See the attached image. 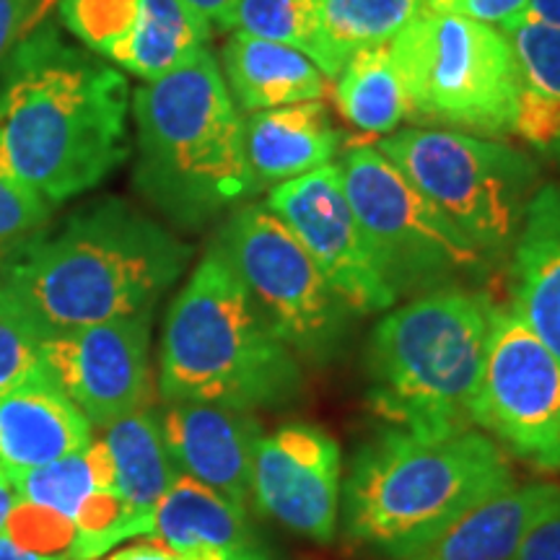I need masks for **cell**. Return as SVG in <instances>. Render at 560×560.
<instances>
[{"label":"cell","instance_id":"cell-3","mask_svg":"<svg viewBox=\"0 0 560 560\" xmlns=\"http://www.w3.org/2000/svg\"><path fill=\"white\" fill-rule=\"evenodd\" d=\"M516 486L509 454L478 429L418 439L382 429L350 457L338 527L387 560H416L490 495Z\"/></svg>","mask_w":560,"mask_h":560},{"label":"cell","instance_id":"cell-32","mask_svg":"<svg viewBox=\"0 0 560 560\" xmlns=\"http://www.w3.org/2000/svg\"><path fill=\"white\" fill-rule=\"evenodd\" d=\"M58 0H0V62L37 32Z\"/></svg>","mask_w":560,"mask_h":560},{"label":"cell","instance_id":"cell-35","mask_svg":"<svg viewBox=\"0 0 560 560\" xmlns=\"http://www.w3.org/2000/svg\"><path fill=\"white\" fill-rule=\"evenodd\" d=\"M195 11H200L210 24L221 26V30H231V19H234L236 3L240 0H185Z\"/></svg>","mask_w":560,"mask_h":560},{"label":"cell","instance_id":"cell-30","mask_svg":"<svg viewBox=\"0 0 560 560\" xmlns=\"http://www.w3.org/2000/svg\"><path fill=\"white\" fill-rule=\"evenodd\" d=\"M42 369V338L24 322L0 310V397Z\"/></svg>","mask_w":560,"mask_h":560},{"label":"cell","instance_id":"cell-19","mask_svg":"<svg viewBox=\"0 0 560 560\" xmlns=\"http://www.w3.org/2000/svg\"><path fill=\"white\" fill-rule=\"evenodd\" d=\"M151 537L179 556L213 552L223 560H276L249 509L236 506L187 475H179L161 499Z\"/></svg>","mask_w":560,"mask_h":560},{"label":"cell","instance_id":"cell-36","mask_svg":"<svg viewBox=\"0 0 560 560\" xmlns=\"http://www.w3.org/2000/svg\"><path fill=\"white\" fill-rule=\"evenodd\" d=\"M16 503H19L16 486H13V480L5 475L3 467H0V532H5V524H9Z\"/></svg>","mask_w":560,"mask_h":560},{"label":"cell","instance_id":"cell-15","mask_svg":"<svg viewBox=\"0 0 560 560\" xmlns=\"http://www.w3.org/2000/svg\"><path fill=\"white\" fill-rule=\"evenodd\" d=\"M342 488L340 444L322 425L293 420L257 444L252 511L306 540L330 545L338 535Z\"/></svg>","mask_w":560,"mask_h":560},{"label":"cell","instance_id":"cell-22","mask_svg":"<svg viewBox=\"0 0 560 560\" xmlns=\"http://www.w3.org/2000/svg\"><path fill=\"white\" fill-rule=\"evenodd\" d=\"M558 503L560 482H516L467 511L416 560H514L524 537Z\"/></svg>","mask_w":560,"mask_h":560},{"label":"cell","instance_id":"cell-17","mask_svg":"<svg viewBox=\"0 0 560 560\" xmlns=\"http://www.w3.org/2000/svg\"><path fill=\"white\" fill-rule=\"evenodd\" d=\"M94 425L45 366L0 397V467L9 478L37 470L91 444Z\"/></svg>","mask_w":560,"mask_h":560},{"label":"cell","instance_id":"cell-13","mask_svg":"<svg viewBox=\"0 0 560 560\" xmlns=\"http://www.w3.org/2000/svg\"><path fill=\"white\" fill-rule=\"evenodd\" d=\"M153 312L42 340V366L96 429L151 402Z\"/></svg>","mask_w":560,"mask_h":560},{"label":"cell","instance_id":"cell-9","mask_svg":"<svg viewBox=\"0 0 560 560\" xmlns=\"http://www.w3.org/2000/svg\"><path fill=\"white\" fill-rule=\"evenodd\" d=\"M380 151L490 262L506 260L540 187V166L529 153L499 138L423 125L389 132Z\"/></svg>","mask_w":560,"mask_h":560},{"label":"cell","instance_id":"cell-26","mask_svg":"<svg viewBox=\"0 0 560 560\" xmlns=\"http://www.w3.org/2000/svg\"><path fill=\"white\" fill-rule=\"evenodd\" d=\"M317 11L340 75L355 52L389 45L425 11V0H317Z\"/></svg>","mask_w":560,"mask_h":560},{"label":"cell","instance_id":"cell-5","mask_svg":"<svg viewBox=\"0 0 560 560\" xmlns=\"http://www.w3.org/2000/svg\"><path fill=\"white\" fill-rule=\"evenodd\" d=\"M304 389V363L270 330L213 240L166 312L161 400L260 412L289 408Z\"/></svg>","mask_w":560,"mask_h":560},{"label":"cell","instance_id":"cell-29","mask_svg":"<svg viewBox=\"0 0 560 560\" xmlns=\"http://www.w3.org/2000/svg\"><path fill=\"white\" fill-rule=\"evenodd\" d=\"M50 215L52 202L19 182L0 161V257L47 226Z\"/></svg>","mask_w":560,"mask_h":560},{"label":"cell","instance_id":"cell-31","mask_svg":"<svg viewBox=\"0 0 560 560\" xmlns=\"http://www.w3.org/2000/svg\"><path fill=\"white\" fill-rule=\"evenodd\" d=\"M425 11L450 13L509 32L529 19L532 0H425Z\"/></svg>","mask_w":560,"mask_h":560},{"label":"cell","instance_id":"cell-11","mask_svg":"<svg viewBox=\"0 0 560 560\" xmlns=\"http://www.w3.org/2000/svg\"><path fill=\"white\" fill-rule=\"evenodd\" d=\"M475 429L509 457L560 472V361L506 304L490 310Z\"/></svg>","mask_w":560,"mask_h":560},{"label":"cell","instance_id":"cell-12","mask_svg":"<svg viewBox=\"0 0 560 560\" xmlns=\"http://www.w3.org/2000/svg\"><path fill=\"white\" fill-rule=\"evenodd\" d=\"M265 206L304 244L350 312L376 314L397 304L355 219L338 164L319 166L272 187Z\"/></svg>","mask_w":560,"mask_h":560},{"label":"cell","instance_id":"cell-24","mask_svg":"<svg viewBox=\"0 0 560 560\" xmlns=\"http://www.w3.org/2000/svg\"><path fill=\"white\" fill-rule=\"evenodd\" d=\"M19 501L73 524L96 490H117L115 462L107 441H91L83 452L68 454L13 478Z\"/></svg>","mask_w":560,"mask_h":560},{"label":"cell","instance_id":"cell-14","mask_svg":"<svg viewBox=\"0 0 560 560\" xmlns=\"http://www.w3.org/2000/svg\"><path fill=\"white\" fill-rule=\"evenodd\" d=\"M58 16L89 52L145 83L187 66L213 37L185 0H58Z\"/></svg>","mask_w":560,"mask_h":560},{"label":"cell","instance_id":"cell-33","mask_svg":"<svg viewBox=\"0 0 560 560\" xmlns=\"http://www.w3.org/2000/svg\"><path fill=\"white\" fill-rule=\"evenodd\" d=\"M514 560H560V503L532 527Z\"/></svg>","mask_w":560,"mask_h":560},{"label":"cell","instance_id":"cell-20","mask_svg":"<svg viewBox=\"0 0 560 560\" xmlns=\"http://www.w3.org/2000/svg\"><path fill=\"white\" fill-rule=\"evenodd\" d=\"M244 151L257 187H278L332 164L340 130L322 102L255 112L244 120Z\"/></svg>","mask_w":560,"mask_h":560},{"label":"cell","instance_id":"cell-16","mask_svg":"<svg viewBox=\"0 0 560 560\" xmlns=\"http://www.w3.org/2000/svg\"><path fill=\"white\" fill-rule=\"evenodd\" d=\"M161 431L179 475L252 511V467L265 436L255 412L210 402H164Z\"/></svg>","mask_w":560,"mask_h":560},{"label":"cell","instance_id":"cell-34","mask_svg":"<svg viewBox=\"0 0 560 560\" xmlns=\"http://www.w3.org/2000/svg\"><path fill=\"white\" fill-rule=\"evenodd\" d=\"M104 560H182L179 552H174L170 545L159 542L156 537L145 542L125 545V548L109 552Z\"/></svg>","mask_w":560,"mask_h":560},{"label":"cell","instance_id":"cell-28","mask_svg":"<svg viewBox=\"0 0 560 560\" xmlns=\"http://www.w3.org/2000/svg\"><path fill=\"white\" fill-rule=\"evenodd\" d=\"M503 34L514 45L524 83L560 102V30L529 16Z\"/></svg>","mask_w":560,"mask_h":560},{"label":"cell","instance_id":"cell-21","mask_svg":"<svg viewBox=\"0 0 560 560\" xmlns=\"http://www.w3.org/2000/svg\"><path fill=\"white\" fill-rule=\"evenodd\" d=\"M221 73L240 112L322 102L330 91L327 79L304 52L247 32H234L221 50Z\"/></svg>","mask_w":560,"mask_h":560},{"label":"cell","instance_id":"cell-6","mask_svg":"<svg viewBox=\"0 0 560 560\" xmlns=\"http://www.w3.org/2000/svg\"><path fill=\"white\" fill-rule=\"evenodd\" d=\"M493 299L444 289L392 306L366 342V402L387 429L444 439L475 429Z\"/></svg>","mask_w":560,"mask_h":560},{"label":"cell","instance_id":"cell-2","mask_svg":"<svg viewBox=\"0 0 560 560\" xmlns=\"http://www.w3.org/2000/svg\"><path fill=\"white\" fill-rule=\"evenodd\" d=\"M130 115L122 70L47 21L0 62V161L52 206L130 159Z\"/></svg>","mask_w":560,"mask_h":560},{"label":"cell","instance_id":"cell-27","mask_svg":"<svg viewBox=\"0 0 560 560\" xmlns=\"http://www.w3.org/2000/svg\"><path fill=\"white\" fill-rule=\"evenodd\" d=\"M231 30L304 52L327 79H338L317 11V0H240Z\"/></svg>","mask_w":560,"mask_h":560},{"label":"cell","instance_id":"cell-8","mask_svg":"<svg viewBox=\"0 0 560 560\" xmlns=\"http://www.w3.org/2000/svg\"><path fill=\"white\" fill-rule=\"evenodd\" d=\"M371 255L392 296L475 289L495 268L380 149L359 145L338 164Z\"/></svg>","mask_w":560,"mask_h":560},{"label":"cell","instance_id":"cell-23","mask_svg":"<svg viewBox=\"0 0 560 560\" xmlns=\"http://www.w3.org/2000/svg\"><path fill=\"white\" fill-rule=\"evenodd\" d=\"M104 441L115 462L117 493L128 511L130 527L136 537H151L153 514L166 490L179 478L161 431V410L145 402L143 408L107 425Z\"/></svg>","mask_w":560,"mask_h":560},{"label":"cell","instance_id":"cell-37","mask_svg":"<svg viewBox=\"0 0 560 560\" xmlns=\"http://www.w3.org/2000/svg\"><path fill=\"white\" fill-rule=\"evenodd\" d=\"M0 560H60V558H50L42 556V552L26 550L24 545H19L9 532H0Z\"/></svg>","mask_w":560,"mask_h":560},{"label":"cell","instance_id":"cell-4","mask_svg":"<svg viewBox=\"0 0 560 560\" xmlns=\"http://www.w3.org/2000/svg\"><path fill=\"white\" fill-rule=\"evenodd\" d=\"M136 187L174 226L198 231L260 192L244 151V120L221 62L206 47L132 94Z\"/></svg>","mask_w":560,"mask_h":560},{"label":"cell","instance_id":"cell-25","mask_svg":"<svg viewBox=\"0 0 560 560\" xmlns=\"http://www.w3.org/2000/svg\"><path fill=\"white\" fill-rule=\"evenodd\" d=\"M335 81L340 115L353 128L369 136H389L400 130V122L408 117V102L392 66L389 45L355 52Z\"/></svg>","mask_w":560,"mask_h":560},{"label":"cell","instance_id":"cell-10","mask_svg":"<svg viewBox=\"0 0 560 560\" xmlns=\"http://www.w3.org/2000/svg\"><path fill=\"white\" fill-rule=\"evenodd\" d=\"M215 242L270 330L304 366L325 369L340 359L353 312L265 202L231 210Z\"/></svg>","mask_w":560,"mask_h":560},{"label":"cell","instance_id":"cell-1","mask_svg":"<svg viewBox=\"0 0 560 560\" xmlns=\"http://www.w3.org/2000/svg\"><path fill=\"white\" fill-rule=\"evenodd\" d=\"M192 247L122 198H100L0 257V310L42 340L153 312Z\"/></svg>","mask_w":560,"mask_h":560},{"label":"cell","instance_id":"cell-18","mask_svg":"<svg viewBox=\"0 0 560 560\" xmlns=\"http://www.w3.org/2000/svg\"><path fill=\"white\" fill-rule=\"evenodd\" d=\"M511 310L560 361V185L532 195L509 255Z\"/></svg>","mask_w":560,"mask_h":560},{"label":"cell","instance_id":"cell-38","mask_svg":"<svg viewBox=\"0 0 560 560\" xmlns=\"http://www.w3.org/2000/svg\"><path fill=\"white\" fill-rule=\"evenodd\" d=\"M529 16L560 30V0H532Z\"/></svg>","mask_w":560,"mask_h":560},{"label":"cell","instance_id":"cell-7","mask_svg":"<svg viewBox=\"0 0 560 560\" xmlns=\"http://www.w3.org/2000/svg\"><path fill=\"white\" fill-rule=\"evenodd\" d=\"M389 55L412 120L486 138L514 132L524 79L501 30L423 11L389 42Z\"/></svg>","mask_w":560,"mask_h":560}]
</instances>
